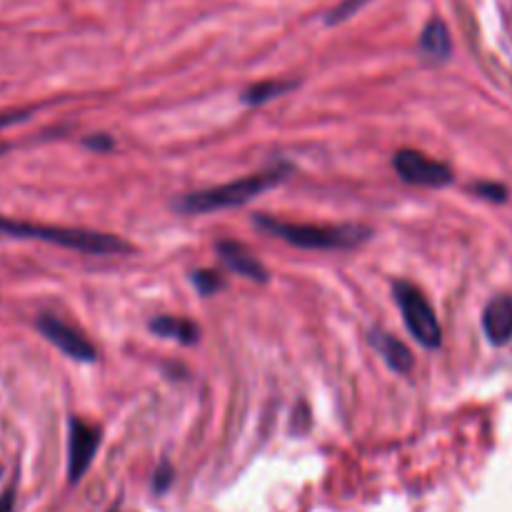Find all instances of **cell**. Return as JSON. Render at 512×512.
Masks as SVG:
<instances>
[{"label": "cell", "mask_w": 512, "mask_h": 512, "mask_svg": "<svg viewBox=\"0 0 512 512\" xmlns=\"http://www.w3.org/2000/svg\"><path fill=\"white\" fill-rule=\"evenodd\" d=\"M295 85H298L295 80H285V83L283 80H263V83L250 85V88L243 93V100L248 105H265L270 103V100L280 98V95L290 93Z\"/></svg>", "instance_id": "13"}, {"label": "cell", "mask_w": 512, "mask_h": 512, "mask_svg": "<svg viewBox=\"0 0 512 512\" xmlns=\"http://www.w3.org/2000/svg\"><path fill=\"white\" fill-rule=\"evenodd\" d=\"M420 50L435 60L448 58L450 50H453V43H450L448 25H445L443 20L433 18L428 25H425L423 35H420Z\"/></svg>", "instance_id": "12"}, {"label": "cell", "mask_w": 512, "mask_h": 512, "mask_svg": "<svg viewBox=\"0 0 512 512\" xmlns=\"http://www.w3.org/2000/svg\"><path fill=\"white\" fill-rule=\"evenodd\" d=\"M170 478H173V468H170L168 463H163L160 465L158 473H155V490H160V493H163V490L168 488Z\"/></svg>", "instance_id": "19"}, {"label": "cell", "mask_w": 512, "mask_h": 512, "mask_svg": "<svg viewBox=\"0 0 512 512\" xmlns=\"http://www.w3.org/2000/svg\"><path fill=\"white\" fill-rule=\"evenodd\" d=\"M28 115L30 110H3V113H0V128H8V125L20 123V120H25Z\"/></svg>", "instance_id": "18"}, {"label": "cell", "mask_w": 512, "mask_h": 512, "mask_svg": "<svg viewBox=\"0 0 512 512\" xmlns=\"http://www.w3.org/2000/svg\"><path fill=\"white\" fill-rule=\"evenodd\" d=\"M473 193L480 195V198H485V200H495V203H503V200L508 198V190L498 183H478V185H473Z\"/></svg>", "instance_id": "16"}, {"label": "cell", "mask_w": 512, "mask_h": 512, "mask_svg": "<svg viewBox=\"0 0 512 512\" xmlns=\"http://www.w3.org/2000/svg\"><path fill=\"white\" fill-rule=\"evenodd\" d=\"M3 150H5V145H0V153H3Z\"/></svg>", "instance_id": "21"}, {"label": "cell", "mask_w": 512, "mask_h": 512, "mask_svg": "<svg viewBox=\"0 0 512 512\" xmlns=\"http://www.w3.org/2000/svg\"><path fill=\"white\" fill-rule=\"evenodd\" d=\"M35 328L40 330L48 343H53L60 353H65L68 358L78 360V363H95L98 360V350L95 345L85 338L83 333H78L75 328H70L68 323H63L60 318H53V315H40L35 320Z\"/></svg>", "instance_id": "6"}, {"label": "cell", "mask_w": 512, "mask_h": 512, "mask_svg": "<svg viewBox=\"0 0 512 512\" xmlns=\"http://www.w3.org/2000/svg\"><path fill=\"white\" fill-rule=\"evenodd\" d=\"M0 235H8L15 240H40V243L58 245V248L80 250L90 255H113L130 250L120 238L108 233H95V230L83 228H58V225H35L20 223L0 215Z\"/></svg>", "instance_id": "3"}, {"label": "cell", "mask_w": 512, "mask_h": 512, "mask_svg": "<svg viewBox=\"0 0 512 512\" xmlns=\"http://www.w3.org/2000/svg\"><path fill=\"white\" fill-rule=\"evenodd\" d=\"M0 512H13V490H8L0 500Z\"/></svg>", "instance_id": "20"}, {"label": "cell", "mask_w": 512, "mask_h": 512, "mask_svg": "<svg viewBox=\"0 0 512 512\" xmlns=\"http://www.w3.org/2000/svg\"><path fill=\"white\" fill-rule=\"evenodd\" d=\"M370 345L380 353V358L388 363L390 370L395 373H410L413 370V353H410L408 345L403 340H398L395 335L385 333V330H370Z\"/></svg>", "instance_id": "10"}, {"label": "cell", "mask_w": 512, "mask_h": 512, "mask_svg": "<svg viewBox=\"0 0 512 512\" xmlns=\"http://www.w3.org/2000/svg\"><path fill=\"white\" fill-rule=\"evenodd\" d=\"M150 330L158 338H170L180 345H195L200 340V328L188 318H173V315H160L150 320Z\"/></svg>", "instance_id": "11"}, {"label": "cell", "mask_w": 512, "mask_h": 512, "mask_svg": "<svg viewBox=\"0 0 512 512\" xmlns=\"http://www.w3.org/2000/svg\"><path fill=\"white\" fill-rule=\"evenodd\" d=\"M85 148H93V150H110L115 148V140L108 138V135H88V138L83 140Z\"/></svg>", "instance_id": "17"}, {"label": "cell", "mask_w": 512, "mask_h": 512, "mask_svg": "<svg viewBox=\"0 0 512 512\" xmlns=\"http://www.w3.org/2000/svg\"><path fill=\"white\" fill-rule=\"evenodd\" d=\"M483 330L493 345H505L512 340V295H500L490 300L483 313Z\"/></svg>", "instance_id": "9"}, {"label": "cell", "mask_w": 512, "mask_h": 512, "mask_svg": "<svg viewBox=\"0 0 512 512\" xmlns=\"http://www.w3.org/2000/svg\"><path fill=\"white\" fill-rule=\"evenodd\" d=\"M393 168L405 183L420 185V188H443V185L453 183L455 178L448 165L410 148L395 153Z\"/></svg>", "instance_id": "5"}, {"label": "cell", "mask_w": 512, "mask_h": 512, "mask_svg": "<svg viewBox=\"0 0 512 512\" xmlns=\"http://www.w3.org/2000/svg\"><path fill=\"white\" fill-rule=\"evenodd\" d=\"M215 250H218V258L238 275H243V278L248 280H255V283H268V270H265V265L260 263L250 250H245L240 243H233V240H220V243L215 245Z\"/></svg>", "instance_id": "8"}, {"label": "cell", "mask_w": 512, "mask_h": 512, "mask_svg": "<svg viewBox=\"0 0 512 512\" xmlns=\"http://www.w3.org/2000/svg\"><path fill=\"white\" fill-rule=\"evenodd\" d=\"M365 3H368V0H343V3H340V5H335V8L330 10V15H328V23H330V25H335V23H343V20H348L350 15H355V13H358V10L363 8Z\"/></svg>", "instance_id": "15"}, {"label": "cell", "mask_w": 512, "mask_h": 512, "mask_svg": "<svg viewBox=\"0 0 512 512\" xmlns=\"http://www.w3.org/2000/svg\"><path fill=\"white\" fill-rule=\"evenodd\" d=\"M190 278H193V285L198 288V293L205 295V298L213 293H218V290L225 285L223 275L215 273V270H195Z\"/></svg>", "instance_id": "14"}, {"label": "cell", "mask_w": 512, "mask_h": 512, "mask_svg": "<svg viewBox=\"0 0 512 512\" xmlns=\"http://www.w3.org/2000/svg\"><path fill=\"white\" fill-rule=\"evenodd\" d=\"M393 295L400 313H403L405 328L410 330V335H413L423 348H440V343H443V328H440L438 315H435L428 298H425L413 283H408V280L393 283Z\"/></svg>", "instance_id": "4"}, {"label": "cell", "mask_w": 512, "mask_h": 512, "mask_svg": "<svg viewBox=\"0 0 512 512\" xmlns=\"http://www.w3.org/2000/svg\"><path fill=\"white\" fill-rule=\"evenodd\" d=\"M100 448V430L95 425L85 423L80 418H70L68 428V478L70 483H78L85 470L93 463L95 453Z\"/></svg>", "instance_id": "7"}, {"label": "cell", "mask_w": 512, "mask_h": 512, "mask_svg": "<svg viewBox=\"0 0 512 512\" xmlns=\"http://www.w3.org/2000/svg\"><path fill=\"white\" fill-rule=\"evenodd\" d=\"M255 228L303 250L355 248V245H363L373 238V230L363 228V225L285 223V220L268 218V215H255Z\"/></svg>", "instance_id": "1"}, {"label": "cell", "mask_w": 512, "mask_h": 512, "mask_svg": "<svg viewBox=\"0 0 512 512\" xmlns=\"http://www.w3.org/2000/svg\"><path fill=\"white\" fill-rule=\"evenodd\" d=\"M288 173H290V165H278V168H270L265 170V173L248 175V178L233 180V183L215 185V188L198 190V193H188L180 200H175V210L185 215H203V213H213V210L245 205L248 200H253L255 195L265 193V190L283 183V180L288 178Z\"/></svg>", "instance_id": "2"}]
</instances>
